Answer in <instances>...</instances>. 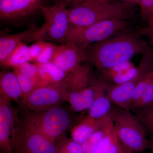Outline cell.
I'll use <instances>...</instances> for the list:
<instances>
[{"instance_id": "obj_29", "label": "cell", "mask_w": 153, "mask_h": 153, "mask_svg": "<svg viewBox=\"0 0 153 153\" xmlns=\"http://www.w3.org/2000/svg\"><path fill=\"white\" fill-rule=\"evenodd\" d=\"M140 7L142 21L147 25L153 16V0H141Z\"/></svg>"}, {"instance_id": "obj_13", "label": "cell", "mask_w": 153, "mask_h": 153, "mask_svg": "<svg viewBox=\"0 0 153 153\" xmlns=\"http://www.w3.org/2000/svg\"><path fill=\"white\" fill-rule=\"evenodd\" d=\"M109 85V83L101 76L97 78L95 97L92 105L88 111L87 116L99 119L109 114L113 106L107 94V89Z\"/></svg>"}, {"instance_id": "obj_6", "label": "cell", "mask_w": 153, "mask_h": 153, "mask_svg": "<svg viewBox=\"0 0 153 153\" xmlns=\"http://www.w3.org/2000/svg\"><path fill=\"white\" fill-rule=\"evenodd\" d=\"M68 8L63 3H56L50 7L42 6L41 10L44 16V23L27 41H52L65 44L70 28Z\"/></svg>"}, {"instance_id": "obj_41", "label": "cell", "mask_w": 153, "mask_h": 153, "mask_svg": "<svg viewBox=\"0 0 153 153\" xmlns=\"http://www.w3.org/2000/svg\"><path fill=\"white\" fill-rule=\"evenodd\" d=\"M81 1H82V2L84 1H88V0H81Z\"/></svg>"}, {"instance_id": "obj_19", "label": "cell", "mask_w": 153, "mask_h": 153, "mask_svg": "<svg viewBox=\"0 0 153 153\" xmlns=\"http://www.w3.org/2000/svg\"><path fill=\"white\" fill-rule=\"evenodd\" d=\"M35 64L38 67L41 79L47 85L62 81L68 74L52 62L44 64Z\"/></svg>"}, {"instance_id": "obj_26", "label": "cell", "mask_w": 153, "mask_h": 153, "mask_svg": "<svg viewBox=\"0 0 153 153\" xmlns=\"http://www.w3.org/2000/svg\"><path fill=\"white\" fill-rule=\"evenodd\" d=\"M57 153H83L82 145L66 137L57 143Z\"/></svg>"}, {"instance_id": "obj_32", "label": "cell", "mask_w": 153, "mask_h": 153, "mask_svg": "<svg viewBox=\"0 0 153 153\" xmlns=\"http://www.w3.org/2000/svg\"><path fill=\"white\" fill-rule=\"evenodd\" d=\"M138 33L141 36L148 37L151 43L153 44V16L148 22L146 27L140 30Z\"/></svg>"}, {"instance_id": "obj_37", "label": "cell", "mask_w": 153, "mask_h": 153, "mask_svg": "<svg viewBox=\"0 0 153 153\" xmlns=\"http://www.w3.org/2000/svg\"><path fill=\"white\" fill-rule=\"evenodd\" d=\"M124 148L125 150L126 153H134V152H132V151H131V150H130L129 149H127V148H126L125 146H124Z\"/></svg>"}, {"instance_id": "obj_5", "label": "cell", "mask_w": 153, "mask_h": 153, "mask_svg": "<svg viewBox=\"0 0 153 153\" xmlns=\"http://www.w3.org/2000/svg\"><path fill=\"white\" fill-rule=\"evenodd\" d=\"M129 20H107L85 27L70 26L65 44H74L85 51L91 44L106 40L118 33L131 30Z\"/></svg>"}, {"instance_id": "obj_16", "label": "cell", "mask_w": 153, "mask_h": 153, "mask_svg": "<svg viewBox=\"0 0 153 153\" xmlns=\"http://www.w3.org/2000/svg\"><path fill=\"white\" fill-rule=\"evenodd\" d=\"M97 79L96 78L92 85L84 90L68 91L67 101L73 111L82 112L89 109L95 97Z\"/></svg>"}, {"instance_id": "obj_39", "label": "cell", "mask_w": 153, "mask_h": 153, "mask_svg": "<svg viewBox=\"0 0 153 153\" xmlns=\"http://www.w3.org/2000/svg\"><path fill=\"white\" fill-rule=\"evenodd\" d=\"M99 1L103 2H109L108 0H97Z\"/></svg>"}, {"instance_id": "obj_23", "label": "cell", "mask_w": 153, "mask_h": 153, "mask_svg": "<svg viewBox=\"0 0 153 153\" xmlns=\"http://www.w3.org/2000/svg\"><path fill=\"white\" fill-rule=\"evenodd\" d=\"M135 66L131 60L127 61L100 72V76L105 81L109 83L113 79L125 74L130 69Z\"/></svg>"}, {"instance_id": "obj_17", "label": "cell", "mask_w": 153, "mask_h": 153, "mask_svg": "<svg viewBox=\"0 0 153 153\" xmlns=\"http://www.w3.org/2000/svg\"><path fill=\"white\" fill-rule=\"evenodd\" d=\"M106 116L96 119L86 116L71 128V138L82 145L101 126Z\"/></svg>"}, {"instance_id": "obj_4", "label": "cell", "mask_w": 153, "mask_h": 153, "mask_svg": "<svg viewBox=\"0 0 153 153\" xmlns=\"http://www.w3.org/2000/svg\"><path fill=\"white\" fill-rule=\"evenodd\" d=\"M23 112L24 118L55 143L65 137L74 121L70 110L61 105L41 111L24 110Z\"/></svg>"}, {"instance_id": "obj_35", "label": "cell", "mask_w": 153, "mask_h": 153, "mask_svg": "<svg viewBox=\"0 0 153 153\" xmlns=\"http://www.w3.org/2000/svg\"><path fill=\"white\" fill-rule=\"evenodd\" d=\"M120 1H121L125 3L126 4H128L132 6L131 4V0H120Z\"/></svg>"}, {"instance_id": "obj_20", "label": "cell", "mask_w": 153, "mask_h": 153, "mask_svg": "<svg viewBox=\"0 0 153 153\" xmlns=\"http://www.w3.org/2000/svg\"><path fill=\"white\" fill-rule=\"evenodd\" d=\"M27 62H31L29 47L25 42H22L1 65L14 68Z\"/></svg>"}, {"instance_id": "obj_7", "label": "cell", "mask_w": 153, "mask_h": 153, "mask_svg": "<svg viewBox=\"0 0 153 153\" xmlns=\"http://www.w3.org/2000/svg\"><path fill=\"white\" fill-rule=\"evenodd\" d=\"M11 144L13 153H57V143L48 139L24 118L17 120Z\"/></svg>"}, {"instance_id": "obj_12", "label": "cell", "mask_w": 153, "mask_h": 153, "mask_svg": "<svg viewBox=\"0 0 153 153\" xmlns=\"http://www.w3.org/2000/svg\"><path fill=\"white\" fill-rule=\"evenodd\" d=\"M86 61L85 51L74 44L66 43L57 46L51 62L68 74Z\"/></svg>"}, {"instance_id": "obj_2", "label": "cell", "mask_w": 153, "mask_h": 153, "mask_svg": "<svg viewBox=\"0 0 153 153\" xmlns=\"http://www.w3.org/2000/svg\"><path fill=\"white\" fill-rule=\"evenodd\" d=\"M134 7L118 1L103 2L88 0L68 8L70 26L85 27L110 20H131L134 17Z\"/></svg>"}, {"instance_id": "obj_40", "label": "cell", "mask_w": 153, "mask_h": 153, "mask_svg": "<svg viewBox=\"0 0 153 153\" xmlns=\"http://www.w3.org/2000/svg\"><path fill=\"white\" fill-rule=\"evenodd\" d=\"M114 1V0H108V2H111Z\"/></svg>"}, {"instance_id": "obj_30", "label": "cell", "mask_w": 153, "mask_h": 153, "mask_svg": "<svg viewBox=\"0 0 153 153\" xmlns=\"http://www.w3.org/2000/svg\"><path fill=\"white\" fill-rule=\"evenodd\" d=\"M152 103H153V77L151 82H150L149 84L148 85L144 94L143 96L138 102L137 103L136 105L131 110L135 108L147 106Z\"/></svg>"}, {"instance_id": "obj_34", "label": "cell", "mask_w": 153, "mask_h": 153, "mask_svg": "<svg viewBox=\"0 0 153 153\" xmlns=\"http://www.w3.org/2000/svg\"><path fill=\"white\" fill-rule=\"evenodd\" d=\"M140 2L141 0H131V4L134 7L136 6H139L140 7Z\"/></svg>"}, {"instance_id": "obj_18", "label": "cell", "mask_w": 153, "mask_h": 153, "mask_svg": "<svg viewBox=\"0 0 153 153\" xmlns=\"http://www.w3.org/2000/svg\"><path fill=\"white\" fill-rule=\"evenodd\" d=\"M0 95L11 101L20 102L23 93L16 75L13 72H4L0 75Z\"/></svg>"}, {"instance_id": "obj_27", "label": "cell", "mask_w": 153, "mask_h": 153, "mask_svg": "<svg viewBox=\"0 0 153 153\" xmlns=\"http://www.w3.org/2000/svg\"><path fill=\"white\" fill-rule=\"evenodd\" d=\"M13 72L16 75L22 88L23 93L22 98L25 97L33 91L39 87L33 80L25 74H22L16 68H13Z\"/></svg>"}, {"instance_id": "obj_33", "label": "cell", "mask_w": 153, "mask_h": 153, "mask_svg": "<svg viewBox=\"0 0 153 153\" xmlns=\"http://www.w3.org/2000/svg\"><path fill=\"white\" fill-rule=\"evenodd\" d=\"M55 3H63L67 5L68 8L72 5L82 2L81 0H55Z\"/></svg>"}, {"instance_id": "obj_14", "label": "cell", "mask_w": 153, "mask_h": 153, "mask_svg": "<svg viewBox=\"0 0 153 153\" xmlns=\"http://www.w3.org/2000/svg\"><path fill=\"white\" fill-rule=\"evenodd\" d=\"M95 79L88 63H82L65 78L68 92L84 90L92 85Z\"/></svg>"}, {"instance_id": "obj_22", "label": "cell", "mask_w": 153, "mask_h": 153, "mask_svg": "<svg viewBox=\"0 0 153 153\" xmlns=\"http://www.w3.org/2000/svg\"><path fill=\"white\" fill-rule=\"evenodd\" d=\"M130 111L140 121L147 134L153 137V103L147 106Z\"/></svg>"}, {"instance_id": "obj_31", "label": "cell", "mask_w": 153, "mask_h": 153, "mask_svg": "<svg viewBox=\"0 0 153 153\" xmlns=\"http://www.w3.org/2000/svg\"><path fill=\"white\" fill-rule=\"evenodd\" d=\"M47 43L48 42L46 41H36L35 43L29 47L31 62L33 63L35 61L47 46Z\"/></svg>"}, {"instance_id": "obj_21", "label": "cell", "mask_w": 153, "mask_h": 153, "mask_svg": "<svg viewBox=\"0 0 153 153\" xmlns=\"http://www.w3.org/2000/svg\"><path fill=\"white\" fill-rule=\"evenodd\" d=\"M121 143L114 126L100 143L96 153H119Z\"/></svg>"}, {"instance_id": "obj_38", "label": "cell", "mask_w": 153, "mask_h": 153, "mask_svg": "<svg viewBox=\"0 0 153 153\" xmlns=\"http://www.w3.org/2000/svg\"><path fill=\"white\" fill-rule=\"evenodd\" d=\"M149 148H150L152 153H153V140H151V144Z\"/></svg>"}, {"instance_id": "obj_3", "label": "cell", "mask_w": 153, "mask_h": 153, "mask_svg": "<svg viewBox=\"0 0 153 153\" xmlns=\"http://www.w3.org/2000/svg\"><path fill=\"white\" fill-rule=\"evenodd\" d=\"M110 116L119 139L126 148L134 153L143 152L149 148L147 132L131 111L114 105Z\"/></svg>"}, {"instance_id": "obj_25", "label": "cell", "mask_w": 153, "mask_h": 153, "mask_svg": "<svg viewBox=\"0 0 153 153\" xmlns=\"http://www.w3.org/2000/svg\"><path fill=\"white\" fill-rule=\"evenodd\" d=\"M153 77V70L147 73L143 77L137 85L134 92L132 98L129 110L132 109L140 101L143 96L144 94L145 91L147 88L148 85L149 84L151 80Z\"/></svg>"}, {"instance_id": "obj_24", "label": "cell", "mask_w": 153, "mask_h": 153, "mask_svg": "<svg viewBox=\"0 0 153 153\" xmlns=\"http://www.w3.org/2000/svg\"><path fill=\"white\" fill-rule=\"evenodd\" d=\"M16 68L22 74L33 80L39 87L47 85L41 79L37 65L34 63L27 62Z\"/></svg>"}, {"instance_id": "obj_8", "label": "cell", "mask_w": 153, "mask_h": 153, "mask_svg": "<svg viewBox=\"0 0 153 153\" xmlns=\"http://www.w3.org/2000/svg\"><path fill=\"white\" fill-rule=\"evenodd\" d=\"M68 90L65 79L36 88L19 102L24 110L38 111L60 105L67 100Z\"/></svg>"}, {"instance_id": "obj_1", "label": "cell", "mask_w": 153, "mask_h": 153, "mask_svg": "<svg viewBox=\"0 0 153 153\" xmlns=\"http://www.w3.org/2000/svg\"><path fill=\"white\" fill-rule=\"evenodd\" d=\"M138 33L124 31L91 44L85 50L86 61L100 72L142 55L150 48Z\"/></svg>"}, {"instance_id": "obj_11", "label": "cell", "mask_w": 153, "mask_h": 153, "mask_svg": "<svg viewBox=\"0 0 153 153\" xmlns=\"http://www.w3.org/2000/svg\"><path fill=\"white\" fill-rule=\"evenodd\" d=\"M44 0H0V19L12 21L23 19L41 10Z\"/></svg>"}, {"instance_id": "obj_36", "label": "cell", "mask_w": 153, "mask_h": 153, "mask_svg": "<svg viewBox=\"0 0 153 153\" xmlns=\"http://www.w3.org/2000/svg\"><path fill=\"white\" fill-rule=\"evenodd\" d=\"M119 153H126L125 150L123 146L122 143L121 148L120 151V152Z\"/></svg>"}, {"instance_id": "obj_28", "label": "cell", "mask_w": 153, "mask_h": 153, "mask_svg": "<svg viewBox=\"0 0 153 153\" xmlns=\"http://www.w3.org/2000/svg\"><path fill=\"white\" fill-rule=\"evenodd\" d=\"M57 47V45L48 42L47 46L33 63L41 64L51 62Z\"/></svg>"}, {"instance_id": "obj_9", "label": "cell", "mask_w": 153, "mask_h": 153, "mask_svg": "<svg viewBox=\"0 0 153 153\" xmlns=\"http://www.w3.org/2000/svg\"><path fill=\"white\" fill-rule=\"evenodd\" d=\"M138 72L131 80L118 85H110L107 89L108 97L112 104L124 109L129 110L135 89L147 73L153 70V57L148 54L142 56L137 66Z\"/></svg>"}, {"instance_id": "obj_15", "label": "cell", "mask_w": 153, "mask_h": 153, "mask_svg": "<svg viewBox=\"0 0 153 153\" xmlns=\"http://www.w3.org/2000/svg\"><path fill=\"white\" fill-rule=\"evenodd\" d=\"M33 24L26 30L14 34H4L0 38V63L2 64L21 42L27 41L38 28Z\"/></svg>"}, {"instance_id": "obj_10", "label": "cell", "mask_w": 153, "mask_h": 153, "mask_svg": "<svg viewBox=\"0 0 153 153\" xmlns=\"http://www.w3.org/2000/svg\"><path fill=\"white\" fill-rule=\"evenodd\" d=\"M11 100L0 95V149L2 153H13L11 138L18 120V109Z\"/></svg>"}]
</instances>
